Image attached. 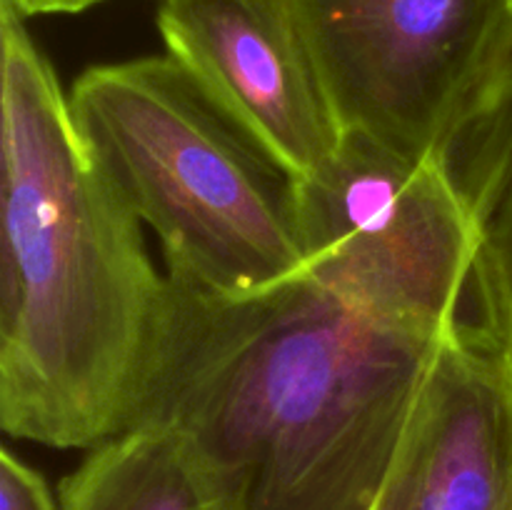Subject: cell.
<instances>
[{"mask_svg": "<svg viewBox=\"0 0 512 510\" xmlns=\"http://www.w3.org/2000/svg\"><path fill=\"white\" fill-rule=\"evenodd\" d=\"M443 340L308 275L243 295L168 275L128 428L168 430L213 510H375Z\"/></svg>", "mask_w": 512, "mask_h": 510, "instance_id": "6da1fadb", "label": "cell"}, {"mask_svg": "<svg viewBox=\"0 0 512 510\" xmlns=\"http://www.w3.org/2000/svg\"><path fill=\"white\" fill-rule=\"evenodd\" d=\"M23 20L0 0V423L18 440L90 450L133 420L168 275Z\"/></svg>", "mask_w": 512, "mask_h": 510, "instance_id": "7a4b0ae2", "label": "cell"}, {"mask_svg": "<svg viewBox=\"0 0 512 510\" xmlns=\"http://www.w3.org/2000/svg\"><path fill=\"white\" fill-rule=\"evenodd\" d=\"M68 98L95 163L163 243L168 275L243 295L308 273L300 178L178 58L93 65Z\"/></svg>", "mask_w": 512, "mask_h": 510, "instance_id": "3957f363", "label": "cell"}, {"mask_svg": "<svg viewBox=\"0 0 512 510\" xmlns=\"http://www.w3.org/2000/svg\"><path fill=\"white\" fill-rule=\"evenodd\" d=\"M300 220L305 275L320 288L440 338L485 333L478 230L443 155L348 133L300 178Z\"/></svg>", "mask_w": 512, "mask_h": 510, "instance_id": "277c9868", "label": "cell"}, {"mask_svg": "<svg viewBox=\"0 0 512 510\" xmlns=\"http://www.w3.org/2000/svg\"><path fill=\"white\" fill-rule=\"evenodd\" d=\"M343 133L445 155L512 65V0H290Z\"/></svg>", "mask_w": 512, "mask_h": 510, "instance_id": "5b68a950", "label": "cell"}, {"mask_svg": "<svg viewBox=\"0 0 512 510\" xmlns=\"http://www.w3.org/2000/svg\"><path fill=\"white\" fill-rule=\"evenodd\" d=\"M165 48L298 178L345 133L290 0H163Z\"/></svg>", "mask_w": 512, "mask_h": 510, "instance_id": "8992f818", "label": "cell"}, {"mask_svg": "<svg viewBox=\"0 0 512 510\" xmlns=\"http://www.w3.org/2000/svg\"><path fill=\"white\" fill-rule=\"evenodd\" d=\"M375 510H512V365L490 335L443 340Z\"/></svg>", "mask_w": 512, "mask_h": 510, "instance_id": "52a82bcc", "label": "cell"}, {"mask_svg": "<svg viewBox=\"0 0 512 510\" xmlns=\"http://www.w3.org/2000/svg\"><path fill=\"white\" fill-rule=\"evenodd\" d=\"M443 158L478 230L483 328L512 365V65Z\"/></svg>", "mask_w": 512, "mask_h": 510, "instance_id": "ba28073f", "label": "cell"}, {"mask_svg": "<svg viewBox=\"0 0 512 510\" xmlns=\"http://www.w3.org/2000/svg\"><path fill=\"white\" fill-rule=\"evenodd\" d=\"M60 510H213L178 440L133 425L90 455L60 485Z\"/></svg>", "mask_w": 512, "mask_h": 510, "instance_id": "9c48e42d", "label": "cell"}, {"mask_svg": "<svg viewBox=\"0 0 512 510\" xmlns=\"http://www.w3.org/2000/svg\"><path fill=\"white\" fill-rule=\"evenodd\" d=\"M0 510H60L43 475L10 448L0 450Z\"/></svg>", "mask_w": 512, "mask_h": 510, "instance_id": "30bf717a", "label": "cell"}, {"mask_svg": "<svg viewBox=\"0 0 512 510\" xmlns=\"http://www.w3.org/2000/svg\"><path fill=\"white\" fill-rule=\"evenodd\" d=\"M23 18L30 15H73L103 3V0H8Z\"/></svg>", "mask_w": 512, "mask_h": 510, "instance_id": "8fae6325", "label": "cell"}]
</instances>
